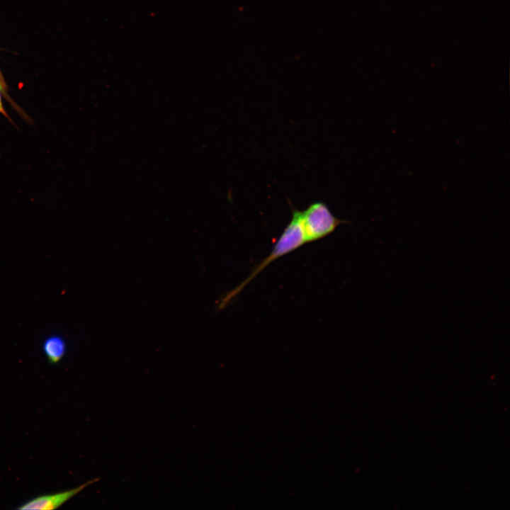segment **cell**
<instances>
[{
	"label": "cell",
	"instance_id": "cell-1",
	"mask_svg": "<svg viewBox=\"0 0 510 510\" xmlns=\"http://www.w3.org/2000/svg\"><path fill=\"white\" fill-rule=\"evenodd\" d=\"M302 227L300 211L292 206V217L275 243L271 251L251 271L250 275L222 300V306L235 298L254 278L275 260L288 254L306 244Z\"/></svg>",
	"mask_w": 510,
	"mask_h": 510
},
{
	"label": "cell",
	"instance_id": "cell-2",
	"mask_svg": "<svg viewBox=\"0 0 510 510\" xmlns=\"http://www.w3.org/2000/svg\"><path fill=\"white\" fill-rule=\"evenodd\" d=\"M300 218L307 243L321 239L332 234L339 225L349 222L337 218L321 201L312 203L300 211Z\"/></svg>",
	"mask_w": 510,
	"mask_h": 510
},
{
	"label": "cell",
	"instance_id": "cell-3",
	"mask_svg": "<svg viewBox=\"0 0 510 510\" xmlns=\"http://www.w3.org/2000/svg\"><path fill=\"white\" fill-rule=\"evenodd\" d=\"M99 478L87 481L81 485L60 492L50 494H43L25 502L17 507L19 510H52L56 509L74 496L77 495L86 487L97 482Z\"/></svg>",
	"mask_w": 510,
	"mask_h": 510
},
{
	"label": "cell",
	"instance_id": "cell-4",
	"mask_svg": "<svg viewBox=\"0 0 510 510\" xmlns=\"http://www.w3.org/2000/svg\"><path fill=\"white\" fill-rule=\"evenodd\" d=\"M42 350L50 364H57L66 353L67 344L61 336L50 335L44 340Z\"/></svg>",
	"mask_w": 510,
	"mask_h": 510
},
{
	"label": "cell",
	"instance_id": "cell-5",
	"mask_svg": "<svg viewBox=\"0 0 510 510\" xmlns=\"http://www.w3.org/2000/svg\"><path fill=\"white\" fill-rule=\"evenodd\" d=\"M0 113L2 114L4 117H6L8 120H10L8 115L7 114L6 111L5 110V109L4 108L1 94H0Z\"/></svg>",
	"mask_w": 510,
	"mask_h": 510
}]
</instances>
